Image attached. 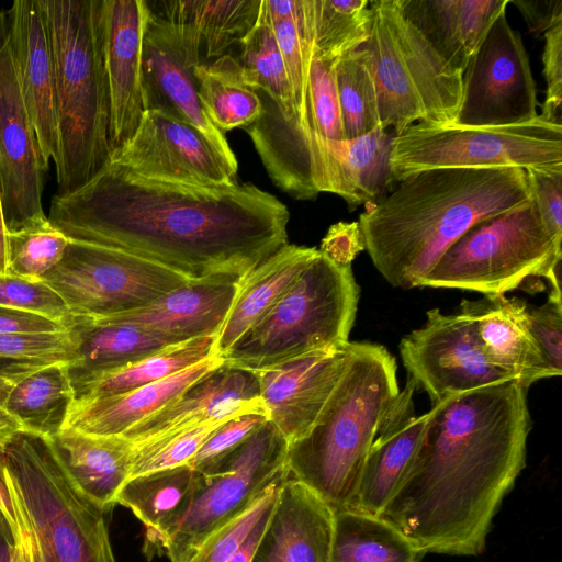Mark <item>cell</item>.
<instances>
[{
	"instance_id": "cell-1",
	"label": "cell",
	"mask_w": 562,
	"mask_h": 562,
	"mask_svg": "<svg viewBox=\"0 0 562 562\" xmlns=\"http://www.w3.org/2000/svg\"><path fill=\"white\" fill-rule=\"evenodd\" d=\"M47 217L69 239L137 255L191 281H239L288 244L290 213L251 183H165L109 161L80 189L55 194Z\"/></svg>"
},
{
	"instance_id": "cell-2",
	"label": "cell",
	"mask_w": 562,
	"mask_h": 562,
	"mask_svg": "<svg viewBox=\"0 0 562 562\" xmlns=\"http://www.w3.org/2000/svg\"><path fill=\"white\" fill-rule=\"evenodd\" d=\"M527 392L513 379L431 406L418 450L379 517L425 553L481 554L526 465Z\"/></svg>"
},
{
	"instance_id": "cell-3",
	"label": "cell",
	"mask_w": 562,
	"mask_h": 562,
	"mask_svg": "<svg viewBox=\"0 0 562 562\" xmlns=\"http://www.w3.org/2000/svg\"><path fill=\"white\" fill-rule=\"evenodd\" d=\"M398 182L358 224L375 269L404 290L419 286L473 225L531 200L518 168H437Z\"/></svg>"
},
{
	"instance_id": "cell-4",
	"label": "cell",
	"mask_w": 562,
	"mask_h": 562,
	"mask_svg": "<svg viewBox=\"0 0 562 562\" xmlns=\"http://www.w3.org/2000/svg\"><path fill=\"white\" fill-rule=\"evenodd\" d=\"M345 370L308 431L288 445L289 475L333 513L353 498L379 426L400 393L397 367L382 345L349 341Z\"/></svg>"
},
{
	"instance_id": "cell-5",
	"label": "cell",
	"mask_w": 562,
	"mask_h": 562,
	"mask_svg": "<svg viewBox=\"0 0 562 562\" xmlns=\"http://www.w3.org/2000/svg\"><path fill=\"white\" fill-rule=\"evenodd\" d=\"M49 38L58 133L57 194L83 187L110 161L103 0H38Z\"/></svg>"
},
{
	"instance_id": "cell-6",
	"label": "cell",
	"mask_w": 562,
	"mask_h": 562,
	"mask_svg": "<svg viewBox=\"0 0 562 562\" xmlns=\"http://www.w3.org/2000/svg\"><path fill=\"white\" fill-rule=\"evenodd\" d=\"M359 293L351 266L335 263L318 249L277 303L221 359L256 372L342 348L349 342Z\"/></svg>"
},
{
	"instance_id": "cell-7",
	"label": "cell",
	"mask_w": 562,
	"mask_h": 562,
	"mask_svg": "<svg viewBox=\"0 0 562 562\" xmlns=\"http://www.w3.org/2000/svg\"><path fill=\"white\" fill-rule=\"evenodd\" d=\"M370 33L361 46L375 85L380 124L400 135L415 122L453 123L462 74L451 69L403 16L397 0L370 1Z\"/></svg>"
},
{
	"instance_id": "cell-8",
	"label": "cell",
	"mask_w": 562,
	"mask_h": 562,
	"mask_svg": "<svg viewBox=\"0 0 562 562\" xmlns=\"http://www.w3.org/2000/svg\"><path fill=\"white\" fill-rule=\"evenodd\" d=\"M3 454L43 562H116L105 514L74 487L48 439L20 431Z\"/></svg>"
},
{
	"instance_id": "cell-9",
	"label": "cell",
	"mask_w": 562,
	"mask_h": 562,
	"mask_svg": "<svg viewBox=\"0 0 562 562\" xmlns=\"http://www.w3.org/2000/svg\"><path fill=\"white\" fill-rule=\"evenodd\" d=\"M560 257L562 248L546 229L531 199L473 225L443 252L419 286L504 295L530 277H543Z\"/></svg>"
},
{
	"instance_id": "cell-10",
	"label": "cell",
	"mask_w": 562,
	"mask_h": 562,
	"mask_svg": "<svg viewBox=\"0 0 562 562\" xmlns=\"http://www.w3.org/2000/svg\"><path fill=\"white\" fill-rule=\"evenodd\" d=\"M395 181L437 168L562 169V125L531 121L472 127L418 122L393 137Z\"/></svg>"
},
{
	"instance_id": "cell-11",
	"label": "cell",
	"mask_w": 562,
	"mask_h": 562,
	"mask_svg": "<svg viewBox=\"0 0 562 562\" xmlns=\"http://www.w3.org/2000/svg\"><path fill=\"white\" fill-rule=\"evenodd\" d=\"M286 450L288 441L267 420L237 448L200 472L192 503L166 539L162 555L170 562H188L209 537L288 477Z\"/></svg>"
},
{
	"instance_id": "cell-12",
	"label": "cell",
	"mask_w": 562,
	"mask_h": 562,
	"mask_svg": "<svg viewBox=\"0 0 562 562\" xmlns=\"http://www.w3.org/2000/svg\"><path fill=\"white\" fill-rule=\"evenodd\" d=\"M76 317H104L145 307L191 280L137 255L69 239L43 278Z\"/></svg>"
},
{
	"instance_id": "cell-13",
	"label": "cell",
	"mask_w": 562,
	"mask_h": 562,
	"mask_svg": "<svg viewBox=\"0 0 562 562\" xmlns=\"http://www.w3.org/2000/svg\"><path fill=\"white\" fill-rule=\"evenodd\" d=\"M398 351L407 378L427 393L432 406L515 379L487 358L475 318L464 301L459 313L429 310L425 324L402 338Z\"/></svg>"
},
{
	"instance_id": "cell-14",
	"label": "cell",
	"mask_w": 562,
	"mask_h": 562,
	"mask_svg": "<svg viewBox=\"0 0 562 562\" xmlns=\"http://www.w3.org/2000/svg\"><path fill=\"white\" fill-rule=\"evenodd\" d=\"M537 90L521 35L506 13L493 22L462 74V94L453 123L507 126L538 116Z\"/></svg>"
},
{
	"instance_id": "cell-15",
	"label": "cell",
	"mask_w": 562,
	"mask_h": 562,
	"mask_svg": "<svg viewBox=\"0 0 562 562\" xmlns=\"http://www.w3.org/2000/svg\"><path fill=\"white\" fill-rule=\"evenodd\" d=\"M110 161L158 182L203 188L237 183V169L195 127L157 109L145 111L134 135Z\"/></svg>"
},
{
	"instance_id": "cell-16",
	"label": "cell",
	"mask_w": 562,
	"mask_h": 562,
	"mask_svg": "<svg viewBox=\"0 0 562 562\" xmlns=\"http://www.w3.org/2000/svg\"><path fill=\"white\" fill-rule=\"evenodd\" d=\"M44 172L20 89L10 41L8 10H1L0 198L7 232L48 218L42 206Z\"/></svg>"
},
{
	"instance_id": "cell-17",
	"label": "cell",
	"mask_w": 562,
	"mask_h": 562,
	"mask_svg": "<svg viewBox=\"0 0 562 562\" xmlns=\"http://www.w3.org/2000/svg\"><path fill=\"white\" fill-rule=\"evenodd\" d=\"M147 10L143 41L146 110H161L191 124L237 169L236 156L225 134L210 122L199 101L194 70L202 64L200 50L189 44L170 23L148 7Z\"/></svg>"
},
{
	"instance_id": "cell-18",
	"label": "cell",
	"mask_w": 562,
	"mask_h": 562,
	"mask_svg": "<svg viewBox=\"0 0 562 562\" xmlns=\"http://www.w3.org/2000/svg\"><path fill=\"white\" fill-rule=\"evenodd\" d=\"M145 0H103V60L110 100L111 154L127 143L146 111L143 86Z\"/></svg>"
},
{
	"instance_id": "cell-19",
	"label": "cell",
	"mask_w": 562,
	"mask_h": 562,
	"mask_svg": "<svg viewBox=\"0 0 562 562\" xmlns=\"http://www.w3.org/2000/svg\"><path fill=\"white\" fill-rule=\"evenodd\" d=\"M347 358L346 345L256 371L268 422L288 445L313 426L339 381Z\"/></svg>"
},
{
	"instance_id": "cell-20",
	"label": "cell",
	"mask_w": 562,
	"mask_h": 562,
	"mask_svg": "<svg viewBox=\"0 0 562 562\" xmlns=\"http://www.w3.org/2000/svg\"><path fill=\"white\" fill-rule=\"evenodd\" d=\"M10 41L23 101L34 130L41 165L58 157L55 74L38 0H15L8 10Z\"/></svg>"
},
{
	"instance_id": "cell-21",
	"label": "cell",
	"mask_w": 562,
	"mask_h": 562,
	"mask_svg": "<svg viewBox=\"0 0 562 562\" xmlns=\"http://www.w3.org/2000/svg\"><path fill=\"white\" fill-rule=\"evenodd\" d=\"M250 411L267 414L256 372L222 362L122 437L136 446L188 426Z\"/></svg>"
},
{
	"instance_id": "cell-22",
	"label": "cell",
	"mask_w": 562,
	"mask_h": 562,
	"mask_svg": "<svg viewBox=\"0 0 562 562\" xmlns=\"http://www.w3.org/2000/svg\"><path fill=\"white\" fill-rule=\"evenodd\" d=\"M416 389L407 378L404 390L383 417L363 462L349 509L380 516L407 471L430 417L429 412L420 416L415 414Z\"/></svg>"
},
{
	"instance_id": "cell-23",
	"label": "cell",
	"mask_w": 562,
	"mask_h": 562,
	"mask_svg": "<svg viewBox=\"0 0 562 562\" xmlns=\"http://www.w3.org/2000/svg\"><path fill=\"white\" fill-rule=\"evenodd\" d=\"M333 518L321 498L289 475L251 562H329Z\"/></svg>"
},
{
	"instance_id": "cell-24",
	"label": "cell",
	"mask_w": 562,
	"mask_h": 562,
	"mask_svg": "<svg viewBox=\"0 0 562 562\" xmlns=\"http://www.w3.org/2000/svg\"><path fill=\"white\" fill-rule=\"evenodd\" d=\"M237 284L238 280L221 278L190 281L145 307L108 317L138 326L169 345L217 337Z\"/></svg>"
},
{
	"instance_id": "cell-25",
	"label": "cell",
	"mask_w": 562,
	"mask_h": 562,
	"mask_svg": "<svg viewBox=\"0 0 562 562\" xmlns=\"http://www.w3.org/2000/svg\"><path fill=\"white\" fill-rule=\"evenodd\" d=\"M67 361H8L0 367V409L22 431L54 439L75 394Z\"/></svg>"
},
{
	"instance_id": "cell-26",
	"label": "cell",
	"mask_w": 562,
	"mask_h": 562,
	"mask_svg": "<svg viewBox=\"0 0 562 562\" xmlns=\"http://www.w3.org/2000/svg\"><path fill=\"white\" fill-rule=\"evenodd\" d=\"M403 16L440 58L463 74L470 58L509 0H397Z\"/></svg>"
},
{
	"instance_id": "cell-27",
	"label": "cell",
	"mask_w": 562,
	"mask_h": 562,
	"mask_svg": "<svg viewBox=\"0 0 562 562\" xmlns=\"http://www.w3.org/2000/svg\"><path fill=\"white\" fill-rule=\"evenodd\" d=\"M49 441L74 487L102 513L110 512L130 479L134 445L122 436H93L71 428H63Z\"/></svg>"
},
{
	"instance_id": "cell-28",
	"label": "cell",
	"mask_w": 562,
	"mask_h": 562,
	"mask_svg": "<svg viewBox=\"0 0 562 562\" xmlns=\"http://www.w3.org/2000/svg\"><path fill=\"white\" fill-rule=\"evenodd\" d=\"M272 133L290 159L325 175L330 166L326 142L346 139L335 80V64L312 50L305 115L297 126L280 113L272 117Z\"/></svg>"
},
{
	"instance_id": "cell-29",
	"label": "cell",
	"mask_w": 562,
	"mask_h": 562,
	"mask_svg": "<svg viewBox=\"0 0 562 562\" xmlns=\"http://www.w3.org/2000/svg\"><path fill=\"white\" fill-rule=\"evenodd\" d=\"M463 301L475 318L485 353L495 367L527 387L539 380L559 376L529 330L528 305L524 301L505 295Z\"/></svg>"
},
{
	"instance_id": "cell-30",
	"label": "cell",
	"mask_w": 562,
	"mask_h": 562,
	"mask_svg": "<svg viewBox=\"0 0 562 562\" xmlns=\"http://www.w3.org/2000/svg\"><path fill=\"white\" fill-rule=\"evenodd\" d=\"M211 357L171 376L136 390L71 406L64 428L93 436H122L133 426L173 401L190 384L218 367Z\"/></svg>"
},
{
	"instance_id": "cell-31",
	"label": "cell",
	"mask_w": 562,
	"mask_h": 562,
	"mask_svg": "<svg viewBox=\"0 0 562 562\" xmlns=\"http://www.w3.org/2000/svg\"><path fill=\"white\" fill-rule=\"evenodd\" d=\"M200 472L190 465L131 477L119 492L116 504L128 508L145 528L144 554L162 555L166 539L187 514Z\"/></svg>"
},
{
	"instance_id": "cell-32",
	"label": "cell",
	"mask_w": 562,
	"mask_h": 562,
	"mask_svg": "<svg viewBox=\"0 0 562 562\" xmlns=\"http://www.w3.org/2000/svg\"><path fill=\"white\" fill-rule=\"evenodd\" d=\"M317 254L314 247L286 244L238 281L231 311L215 340L217 358L277 303Z\"/></svg>"
},
{
	"instance_id": "cell-33",
	"label": "cell",
	"mask_w": 562,
	"mask_h": 562,
	"mask_svg": "<svg viewBox=\"0 0 562 562\" xmlns=\"http://www.w3.org/2000/svg\"><path fill=\"white\" fill-rule=\"evenodd\" d=\"M145 1L206 58H218L250 31L262 0Z\"/></svg>"
},
{
	"instance_id": "cell-34",
	"label": "cell",
	"mask_w": 562,
	"mask_h": 562,
	"mask_svg": "<svg viewBox=\"0 0 562 562\" xmlns=\"http://www.w3.org/2000/svg\"><path fill=\"white\" fill-rule=\"evenodd\" d=\"M68 331L75 344V360L69 363L72 384L123 368L170 346L138 326L108 316H75Z\"/></svg>"
},
{
	"instance_id": "cell-35",
	"label": "cell",
	"mask_w": 562,
	"mask_h": 562,
	"mask_svg": "<svg viewBox=\"0 0 562 562\" xmlns=\"http://www.w3.org/2000/svg\"><path fill=\"white\" fill-rule=\"evenodd\" d=\"M425 554L379 516L349 508L334 513L329 562H422Z\"/></svg>"
},
{
	"instance_id": "cell-36",
	"label": "cell",
	"mask_w": 562,
	"mask_h": 562,
	"mask_svg": "<svg viewBox=\"0 0 562 562\" xmlns=\"http://www.w3.org/2000/svg\"><path fill=\"white\" fill-rule=\"evenodd\" d=\"M215 340L202 337L170 345L123 368L74 383L72 405L136 390L216 357Z\"/></svg>"
},
{
	"instance_id": "cell-37",
	"label": "cell",
	"mask_w": 562,
	"mask_h": 562,
	"mask_svg": "<svg viewBox=\"0 0 562 562\" xmlns=\"http://www.w3.org/2000/svg\"><path fill=\"white\" fill-rule=\"evenodd\" d=\"M394 136L378 126L359 137L326 142L340 168L349 210L380 201L395 182L390 164Z\"/></svg>"
},
{
	"instance_id": "cell-38",
	"label": "cell",
	"mask_w": 562,
	"mask_h": 562,
	"mask_svg": "<svg viewBox=\"0 0 562 562\" xmlns=\"http://www.w3.org/2000/svg\"><path fill=\"white\" fill-rule=\"evenodd\" d=\"M198 97L210 122L222 133L248 127L263 111L257 90L244 79L240 64L224 54L194 70Z\"/></svg>"
},
{
	"instance_id": "cell-39",
	"label": "cell",
	"mask_w": 562,
	"mask_h": 562,
	"mask_svg": "<svg viewBox=\"0 0 562 562\" xmlns=\"http://www.w3.org/2000/svg\"><path fill=\"white\" fill-rule=\"evenodd\" d=\"M263 2L293 93L295 117L292 121L300 126L305 115L314 42L313 3L312 0H263Z\"/></svg>"
},
{
	"instance_id": "cell-40",
	"label": "cell",
	"mask_w": 562,
	"mask_h": 562,
	"mask_svg": "<svg viewBox=\"0 0 562 562\" xmlns=\"http://www.w3.org/2000/svg\"><path fill=\"white\" fill-rule=\"evenodd\" d=\"M239 44L243 50L238 61L245 81L255 90L265 93L284 119L295 117L286 68L263 0L254 26Z\"/></svg>"
},
{
	"instance_id": "cell-41",
	"label": "cell",
	"mask_w": 562,
	"mask_h": 562,
	"mask_svg": "<svg viewBox=\"0 0 562 562\" xmlns=\"http://www.w3.org/2000/svg\"><path fill=\"white\" fill-rule=\"evenodd\" d=\"M313 52L336 63L359 48L369 37L372 12L368 0H312Z\"/></svg>"
},
{
	"instance_id": "cell-42",
	"label": "cell",
	"mask_w": 562,
	"mask_h": 562,
	"mask_svg": "<svg viewBox=\"0 0 562 562\" xmlns=\"http://www.w3.org/2000/svg\"><path fill=\"white\" fill-rule=\"evenodd\" d=\"M335 80L346 139L381 126L375 85L362 46L335 63Z\"/></svg>"
},
{
	"instance_id": "cell-43",
	"label": "cell",
	"mask_w": 562,
	"mask_h": 562,
	"mask_svg": "<svg viewBox=\"0 0 562 562\" xmlns=\"http://www.w3.org/2000/svg\"><path fill=\"white\" fill-rule=\"evenodd\" d=\"M69 238L46 221L7 232L8 274L38 281L58 265Z\"/></svg>"
},
{
	"instance_id": "cell-44",
	"label": "cell",
	"mask_w": 562,
	"mask_h": 562,
	"mask_svg": "<svg viewBox=\"0 0 562 562\" xmlns=\"http://www.w3.org/2000/svg\"><path fill=\"white\" fill-rule=\"evenodd\" d=\"M235 415L188 426L134 446L130 479L159 470L189 465L211 434Z\"/></svg>"
},
{
	"instance_id": "cell-45",
	"label": "cell",
	"mask_w": 562,
	"mask_h": 562,
	"mask_svg": "<svg viewBox=\"0 0 562 562\" xmlns=\"http://www.w3.org/2000/svg\"><path fill=\"white\" fill-rule=\"evenodd\" d=\"M0 306L43 315L68 329L75 316L63 299L44 281H30L10 274H0Z\"/></svg>"
},
{
	"instance_id": "cell-46",
	"label": "cell",
	"mask_w": 562,
	"mask_h": 562,
	"mask_svg": "<svg viewBox=\"0 0 562 562\" xmlns=\"http://www.w3.org/2000/svg\"><path fill=\"white\" fill-rule=\"evenodd\" d=\"M285 479L270 486L247 510L209 537L188 562H226L254 524L274 504Z\"/></svg>"
},
{
	"instance_id": "cell-47",
	"label": "cell",
	"mask_w": 562,
	"mask_h": 562,
	"mask_svg": "<svg viewBox=\"0 0 562 562\" xmlns=\"http://www.w3.org/2000/svg\"><path fill=\"white\" fill-rule=\"evenodd\" d=\"M0 360H75V344L69 331L42 334H0Z\"/></svg>"
},
{
	"instance_id": "cell-48",
	"label": "cell",
	"mask_w": 562,
	"mask_h": 562,
	"mask_svg": "<svg viewBox=\"0 0 562 562\" xmlns=\"http://www.w3.org/2000/svg\"><path fill=\"white\" fill-rule=\"evenodd\" d=\"M268 420L263 412L237 414L217 427L190 462L198 472H203L237 448Z\"/></svg>"
},
{
	"instance_id": "cell-49",
	"label": "cell",
	"mask_w": 562,
	"mask_h": 562,
	"mask_svg": "<svg viewBox=\"0 0 562 562\" xmlns=\"http://www.w3.org/2000/svg\"><path fill=\"white\" fill-rule=\"evenodd\" d=\"M531 199L553 240L562 243V169L525 170Z\"/></svg>"
},
{
	"instance_id": "cell-50",
	"label": "cell",
	"mask_w": 562,
	"mask_h": 562,
	"mask_svg": "<svg viewBox=\"0 0 562 562\" xmlns=\"http://www.w3.org/2000/svg\"><path fill=\"white\" fill-rule=\"evenodd\" d=\"M529 330L549 366L562 373V300L548 296L544 304L527 308Z\"/></svg>"
},
{
	"instance_id": "cell-51",
	"label": "cell",
	"mask_w": 562,
	"mask_h": 562,
	"mask_svg": "<svg viewBox=\"0 0 562 562\" xmlns=\"http://www.w3.org/2000/svg\"><path fill=\"white\" fill-rule=\"evenodd\" d=\"M543 35L542 64L547 91L539 116L549 123L562 125V23Z\"/></svg>"
},
{
	"instance_id": "cell-52",
	"label": "cell",
	"mask_w": 562,
	"mask_h": 562,
	"mask_svg": "<svg viewBox=\"0 0 562 562\" xmlns=\"http://www.w3.org/2000/svg\"><path fill=\"white\" fill-rule=\"evenodd\" d=\"M364 249V239L358 222H339L328 228L319 251L335 263L351 266L357 255Z\"/></svg>"
},
{
	"instance_id": "cell-53",
	"label": "cell",
	"mask_w": 562,
	"mask_h": 562,
	"mask_svg": "<svg viewBox=\"0 0 562 562\" xmlns=\"http://www.w3.org/2000/svg\"><path fill=\"white\" fill-rule=\"evenodd\" d=\"M68 331L63 324L40 314L0 306V334Z\"/></svg>"
},
{
	"instance_id": "cell-54",
	"label": "cell",
	"mask_w": 562,
	"mask_h": 562,
	"mask_svg": "<svg viewBox=\"0 0 562 562\" xmlns=\"http://www.w3.org/2000/svg\"><path fill=\"white\" fill-rule=\"evenodd\" d=\"M509 3L518 8L535 37L562 23V0H509Z\"/></svg>"
},
{
	"instance_id": "cell-55",
	"label": "cell",
	"mask_w": 562,
	"mask_h": 562,
	"mask_svg": "<svg viewBox=\"0 0 562 562\" xmlns=\"http://www.w3.org/2000/svg\"><path fill=\"white\" fill-rule=\"evenodd\" d=\"M9 486L12 492L19 515L18 531L16 535L14 536V551L12 562H43L34 536L30 529L23 508L21 506V503L10 482Z\"/></svg>"
},
{
	"instance_id": "cell-56",
	"label": "cell",
	"mask_w": 562,
	"mask_h": 562,
	"mask_svg": "<svg viewBox=\"0 0 562 562\" xmlns=\"http://www.w3.org/2000/svg\"><path fill=\"white\" fill-rule=\"evenodd\" d=\"M273 506L259 517L226 562H251Z\"/></svg>"
},
{
	"instance_id": "cell-57",
	"label": "cell",
	"mask_w": 562,
	"mask_h": 562,
	"mask_svg": "<svg viewBox=\"0 0 562 562\" xmlns=\"http://www.w3.org/2000/svg\"><path fill=\"white\" fill-rule=\"evenodd\" d=\"M3 451H0V514L8 522L13 536H15L19 515L5 474Z\"/></svg>"
},
{
	"instance_id": "cell-58",
	"label": "cell",
	"mask_w": 562,
	"mask_h": 562,
	"mask_svg": "<svg viewBox=\"0 0 562 562\" xmlns=\"http://www.w3.org/2000/svg\"><path fill=\"white\" fill-rule=\"evenodd\" d=\"M14 551V536L0 514V562H12Z\"/></svg>"
},
{
	"instance_id": "cell-59",
	"label": "cell",
	"mask_w": 562,
	"mask_h": 562,
	"mask_svg": "<svg viewBox=\"0 0 562 562\" xmlns=\"http://www.w3.org/2000/svg\"><path fill=\"white\" fill-rule=\"evenodd\" d=\"M20 431H22L21 426L0 409V451H3Z\"/></svg>"
},
{
	"instance_id": "cell-60",
	"label": "cell",
	"mask_w": 562,
	"mask_h": 562,
	"mask_svg": "<svg viewBox=\"0 0 562 562\" xmlns=\"http://www.w3.org/2000/svg\"><path fill=\"white\" fill-rule=\"evenodd\" d=\"M0 274H8L7 229L0 198Z\"/></svg>"
},
{
	"instance_id": "cell-61",
	"label": "cell",
	"mask_w": 562,
	"mask_h": 562,
	"mask_svg": "<svg viewBox=\"0 0 562 562\" xmlns=\"http://www.w3.org/2000/svg\"><path fill=\"white\" fill-rule=\"evenodd\" d=\"M5 362H8V361L0 360V367H1L2 364H4Z\"/></svg>"
}]
</instances>
